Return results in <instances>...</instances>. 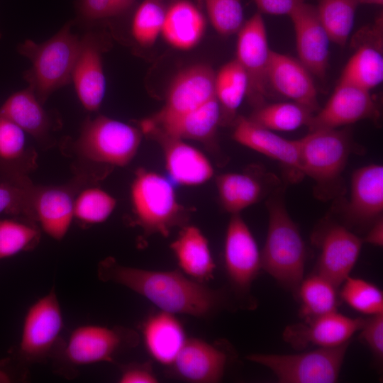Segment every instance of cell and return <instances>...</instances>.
Instances as JSON below:
<instances>
[{
	"label": "cell",
	"mask_w": 383,
	"mask_h": 383,
	"mask_svg": "<svg viewBox=\"0 0 383 383\" xmlns=\"http://www.w3.org/2000/svg\"><path fill=\"white\" fill-rule=\"evenodd\" d=\"M98 277L104 282L123 285L172 314L205 318L223 303V296L181 272L153 271L124 266L112 257L99 262Z\"/></svg>",
	"instance_id": "obj_1"
},
{
	"label": "cell",
	"mask_w": 383,
	"mask_h": 383,
	"mask_svg": "<svg viewBox=\"0 0 383 383\" xmlns=\"http://www.w3.org/2000/svg\"><path fill=\"white\" fill-rule=\"evenodd\" d=\"M267 234L261 252L262 269L296 296L304 279L306 247L299 230L276 194L267 202Z\"/></svg>",
	"instance_id": "obj_2"
},
{
	"label": "cell",
	"mask_w": 383,
	"mask_h": 383,
	"mask_svg": "<svg viewBox=\"0 0 383 383\" xmlns=\"http://www.w3.org/2000/svg\"><path fill=\"white\" fill-rule=\"evenodd\" d=\"M72 26L68 22L45 42L26 40L18 47V52L31 62L24 79L43 104L55 91L72 81L80 44V38L72 33Z\"/></svg>",
	"instance_id": "obj_3"
},
{
	"label": "cell",
	"mask_w": 383,
	"mask_h": 383,
	"mask_svg": "<svg viewBox=\"0 0 383 383\" xmlns=\"http://www.w3.org/2000/svg\"><path fill=\"white\" fill-rule=\"evenodd\" d=\"M136 223L147 234L167 237L182 221V209L172 182L165 176L139 169L130 190Z\"/></svg>",
	"instance_id": "obj_4"
},
{
	"label": "cell",
	"mask_w": 383,
	"mask_h": 383,
	"mask_svg": "<svg viewBox=\"0 0 383 383\" xmlns=\"http://www.w3.org/2000/svg\"><path fill=\"white\" fill-rule=\"evenodd\" d=\"M142 131L105 116L87 118L74 144L77 154L95 163L123 167L135 157Z\"/></svg>",
	"instance_id": "obj_5"
},
{
	"label": "cell",
	"mask_w": 383,
	"mask_h": 383,
	"mask_svg": "<svg viewBox=\"0 0 383 383\" xmlns=\"http://www.w3.org/2000/svg\"><path fill=\"white\" fill-rule=\"evenodd\" d=\"M350 343L299 354L253 353L246 358L270 369L282 383H333Z\"/></svg>",
	"instance_id": "obj_6"
},
{
	"label": "cell",
	"mask_w": 383,
	"mask_h": 383,
	"mask_svg": "<svg viewBox=\"0 0 383 383\" xmlns=\"http://www.w3.org/2000/svg\"><path fill=\"white\" fill-rule=\"evenodd\" d=\"M214 79L215 72L206 64H195L181 70L169 84L162 108L140 123L142 133L148 134L216 97Z\"/></svg>",
	"instance_id": "obj_7"
},
{
	"label": "cell",
	"mask_w": 383,
	"mask_h": 383,
	"mask_svg": "<svg viewBox=\"0 0 383 383\" xmlns=\"http://www.w3.org/2000/svg\"><path fill=\"white\" fill-rule=\"evenodd\" d=\"M299 139L301 171L321 186L336 181L350 152V141L345 131L320 128Z\"/></svg>",
	"instance_id": "obj_8"
},
{
	"label": "cell",
	"mask_w": 383,
	"mask_h": 383,
	"mask_svg": "<svg viewBox=\"0 0 383 383\" xmlns=\"http://www.w3.org/2000/svg\"><path fill=\"white\" fill-rule=\"evenodd\" d=\"M62 326L61 307L52 289L34 302L26 313L19 344L20 356L31 363L46 360L53 353Z\"/></svg>",
	"instance_id": "obj_9"
},
{
	"label": "cell",
	"mask_w": 383,
	"mask_h": 383,
	"mask_svg": "<svg viewBox=\"0 0 383 383\" xmlns=\"http://www.w3.org/2000/svg\"><path fill=\"white\" fill-rule=\"evenodd\" d=\"M138 338L131 330L98 325H84L70 334L64 350L67 361L74 366L113 362L123 347L134 346Z\"/></svg>",
	"instance_id": "obj_10"
},
{
	"label": "cell",
	"mask_w": 383,
	"mask_h": 383,
	"mask_svg": "<svg viewBox=\"0 0 383 383\" xmlns=\"http://www.w3.org/2000/svg\"><path fill=\"white\" fill-rule=\"evenodd\" d=\"M270 49L261 13H255L238 32L236 58L248 78V94L253 102L262 105L267 94Z\"/></svg>",
	"instance_id": "obj_11"
},
{
	"label": "cell",
	"mask_w": 383,
	"mask_h": 383,
	"mask_svg": "<svg viewBox=\"0 0 383 383\" xmlns=\"http://www.w3.org/2000/svg\"><path fill=\"white\" fill-rule=\"evenodd\" d=\"M227 275L240 292H248L262 269L261 252L248 225L239 215L232 214L224 243Z\"/></svg>",
	"instance_id": "obj_12"
},
{
	"label": "cell",
	"mask_w": 383,
	"mask_h": 383,
	"mask_svg": "<svg viewBox=\"0 0 383 383\" xmlns=\"http://www.w3.org/2000/svg\"><path fill=\"white\" fill-rule=\"evenodd\" d=\"M365 320L334 311L306 320L303 323L288 326L283 332V338L296 350L310 344L319 348L335 347L350 341L353 335L360 331Z\"/></svg>",
	"instance_id": "obj_13"
},
{
	"label": "cell",
	"mask_w": 383,
	"mask_h": 383,
	"mask_svg": "<svg viewBox=\"0 0 383 383\" xmlns=\"http://www.w3.org/2000/svg\"><path fill=\"white\" fill-rule=\"evenodd\" d=\"M104 46L99 35L92 31L80 38V44L72 74V82L82 105L89 111H97L106 93L103 69Z\"/></svg>",
	"instance_id": "obj_14"
},
{
	"label": "cell",
	"mask_w": 383,
	"mask_h": 383,
	"mask_svg": "<svg viewBox=\"0 0 383 383\" xmlns=\"http://www.w3.org/2000/svg\"><path fill=\"white\" fill-rule=\"evenodd\" d=\"M289 16L294 29L299 62L310 73L319 78L325 77L331 40L316 7L304 2Z\"/></svg>",
	"instance_id": "obj_15"
},
{
	"label": "cell",
	"mask_w": 383,
	"mask_h": 383,
	"mask_svg": "<svg viewBox=\"0 0 383 383\" xmlns=\"http://www.w3.org/2000/svg\"><path fill=\"white\" fill-rule=\"evenodd\" d=\"M362 243V239L346 227L337 223L329 225L321 235L316 273L338 288L350 276Z\"/></svg>",
	"instance_id": "obj_16"
},
{
	"label": "cell",
	"mask_w": 383,
	"mask_h": 383,
	"mask_svg": "<svg viewBox=\"0 0 383 383\" xmlns=\"http://www.w3.org/2000/svg\"><path fill=\"white\" fill-rule=\"evenodd\" d=\"M377 109L369 91L339 82L331 98L308 126L310 131L337 128L365 118H374Z\"/></svg>",
	"instance_id": "obj_17"
},
{
	"label": "cell",
	"mask_w": 383,
	"mask_h": 383,
	"mask_svg": "<svg viewBox=\"0 0 383 383\" xmlns=\"http://www.w3.org/2000/svg\"><path fill=\"white\" fill-rule=\"evenodd\" d=\"M226 354L199 338H187L170 367V374L193 383H215L224 373Z\"/></svg>",
	"instance_id": "obj_18"
},
{
	"label": "cell",
	"mask_w": 383,
	"mask_h": 383,
	"mask_svg": "<svg viewBox=\"0 0 383 383\" xmlns=\"http://www.w3.org/2000/svg\"><path fill=\"white\" fill-rule=\"evenodd\" d=\"M267 82L282 96L313 112L318 109L317 91L313 80L299 60L272 50Z\"/></svg>",
	"instance_id": "obj_19"
},
{
	"label": "cell",
	"mask_w": 383,
	"mask_h": 383,
	"mask_svg": "<svg viewBox=\"0 0 383 383\" xmlns=\"http://www.w3.org/2000/svg\"><path fill=\"white\" fill-rule=\"evenodd\" d=\"M76 184L35 186L33 206L35 221L52 238L60 240L67 234L74 218Z\"/></svg>",
	"instance_id": "obj_20"
},
{
	"label": "cell",
	"mask_w": 383,
	"mask_h": 383,
	"mask_svg": "<svg viewBox=\"0 0 383 383\" xmlns=\"http://www.w3.org/2000/svg\"><path fill=\"white\" fill-rule=\"evenodd\" d=\"M161 142L168 176L183 186L202 184L213 175V167L207 157L184 140L155 134Z\"/></svg>",
	"instance_id": "obj_21"
},
{
	"label": "cell",
	"mask_w": 383,
	"mask_h": 383,
	"mask_svg": "<svg viewBox=\"0 0 383 383\" xmlns=\"http://www.w3.org/2000/svg\"><path fill=\"white\" fill-rule=\"evenodd\" d=\"M233 138L238 143L279 162L295 174H302L298 140L285 139L245 117L238 118Z\"/></svg>",
	"instance_id": "obj_22"
},
{
	"label": "cell",
	"mask_w": 383,
	"mask_h": 383,
	"mask_svg": "<svg viewBox=\"0 0 383 383\" xmlns=\"http://www.w3.org/2000/svg\"><path fill=\"white\" fill-rule=\"evenodd\" d=\"M383 211V167L372 164L354 172L347 214L355 223H374ZM382 217V216H381Z\"/></svg>",
	"instance_id": "obj_23"
},
{
	"label": "cell",
	"mask_w": 383,
	"mask_h": 383,
	"mask_svg": "<svg viewBox=\"0 0 383 383\" xmlns=\"http://www.w3.org/2000/svg\"><path fill=\"white\" fill-rule=\"evenodd\" d=\"M206 21L201 11L188 0H177L165 10L161 35L179 50L195 48L206 32Z\"/></svg>",
	"instance_id": "obj_24"
},
{
	"label": "cell",
	"mask_w": 383,
	"mask_h": 383,
	"mask_svg": "<svg viewBox=\"0 0 383 383\" xmlns=\"http://www.w3.org/2000/svg\"><path fill=\"white\" fill-rule=\"evenodd\" d=\"M170 248L180 269L192 279L204 283L213 278L216 265L208 240L199 228L184 226Z\"/></svg>",
	"instance_id": "obj_25"
},
{
	"label": "cell",
	"mask_w": 383,
	"mask_h": 383,
	"mask_svg": "<svg viewBox=\"0 0 383 383\" xmlns=\"http://www.w3.org/2000/svg\"><path fill=\"white\" fill-rule=\"evenodd\" d=\"M145 348L159 363L169 366L187 340L184 328L174 314L160 311L150 316L143 325Z\"/></svg>",
	"instance_id": "obj_26"
},
{
	"label": "cell",
	"mask_w": 383,
	"mask_h": 383,
	"mask_svg": "<svg viewBox=\"0 0 383 383\" xmlns=\"http://www.w3.org/2000/svg\"><path fill=\"white\" fill-rule=\"evenodd\" d=\"M0 116L11 120L35 139L45 140L48 137L50 118L30 87L11 94L0 107Z\"/></svg>",
	"instance_id": "obj_27"
},
{
	"label": "cell",
	"mask_w": 383,
	"mask_h": 383,
	"mask_svg": "<svg viewBox=\"0 0 383 383\" xmlns=\"http://www.w3.org/2000/svg\"><path fill=\"white\" fill-rule=\"evenodd\" d=\"M221 115V107L215 97L196 110L189 113L148 134H160L182 140H206L216 133Z\"/></svg>",
	"instance_id": "obj_28"
},
{
	"label": "cell",
	"mask_w": 383,
	"mask_h": 383,
	"mask_svg": "<svg viewBox=\"0 0 383 383\" xmlns=\"http://www.w3.org/2000/svg\"><path fill=\"white\" fill-rule=\"evenodd\" d=\"M223 207L231 214L239 213L256 204L263 196L265 187L256 177L247 173H225L216 178Z\"/></svg>",
	"instance_id": "obj_29"
},
{
	"label": "cell",
	"mask_w": 383,
	"mask_h": 383,
	"mask_svg": "<svg viewBox=\"0 0 383 383\" xmlns=\"http://www.w3.org/2000/svg\"><path fill=\"white\" fill-rule=\"evenodd\" d=\"M25 131L7 118L0 116V176L26 174L30 169V151Z\"/></svg>",
	"instance_id": "obj_30"
},
{
	"label": "cell",
	"mask_w": 383,
	"mask_h": 383,
	"mask_svg": "<svg viewBox=\"0 0 383 383\" xmlns=\"http://www.w3.org/2000/svg\"><path fill=\"white\" fill-rule=\"evenodd\" d=\"M380 45H362L347 62L339 82L370 91L383 80V57Z\"/></svg>",
	"instance_id": "obj_31"
},
{
	"label": "cell",
	"mask_w": 383,
	"mask_h": 383,
	"mask_svg": "<svg viewBox=\"0 0 383 383\" xmlns=\"http://www.w3.org/2000/svg\"><path fill=\"white\" fill-rule=\"evenodd\" d=\"M337 289L316 272L303 279L296 296L301 301L299 313L305 321L337 311Z\"/></svg>",
	"instance_id": "obj_32"
},
{
	"label": "cell",
	"mask_w": 383,
	"mask_h": 383,
	"mask_svg": "<svg viewBox=\"0 0 383 383\" xmlns=\"http://www.w3.org/2000/svg\"><path fill=\"white\" fill-rule=\"evenodd\" d=\"M313 111L296 102H280L259 106L248 118L271 131H291L308 126Z\"/></svg>",
	"instance_id": "obj_33"
},
{
	"label": "cell",
	"mask_w": 383,
	"mask_h": 383,
	"mask_svg": "<svg viewBox=\"0 0 383 383\" xmlns=\"http://www.w3.org/2000/svg\"><path fill=\"white\" fill-rule=\"evenodd\" d=\"M35 187L25 174L1 177L0 214L36 221L33 206Z\"/></svg>",
	"instance_id": "obj_34"
},
{
	"label": "cell",
	"mask_w": 383,
	"mask_h": 383,
	"mask_svg": "<svg viewBox=\"0 0 383 383\" xmlns=\"http://www.w3.org/2000/svg\"><path fill=\"white\" fill-rule=\"evenodd\" d=\"M359 4L357 0H319L316 11L331 42L345 45Z\"/></svg>",
	"instance_id": "obj_35"
},
{
	"label": "cell",
	"mask_w": 383,
	"mask_h": 383,
	"mask_svg": "<svg viewBox=\"0 0 383 383\" xmlns=\"http://www.w3.org/2000/svg\"><path fill=\"white\" fill-rule=\"evenodd\" d=\"M215 91L221 109L233 113L242 104L248 91V78L235 59L215 72Z\"/></svg>",
	"instance_id": "obj_36"
},
{
	"label": "cell",
	"mask_w": 383,
	"mask_h": 383,
	"mask_svg": "<svg viewBox=\"0 0 383 383\" xmlns=\"http://www.w3.org/2000/svg\"><path fill=\"white\" fill-rule=\"evenodd\" d=\"M165 9L157 0H144L131 19L130 34L140 47L152 46L161 35Z\"/></svg>",
	"instance_id": "obj_37"
},
{
	"label": "cell",
	"mask_w": 383,
	"mask_h": 383,
	"mask_svg": "<svg viewBox=\"0 0 383 383\" xmlns=\"http://www.w3.org/2000/svg\"><path fill=\"white\" fill-rule=\"evenodd\" d=\"M116 206V199L99 187H87L78 192L74 202V218L85 224L105 221Z\"/></svg>",
	"instance_id": "obj_38"
},
{
	"label": "cell",
	"mask_w": 383,
	"mask_h": 383,
	"mask_svg": "<svg viewBox=\"0 0 383 383\" xmlns=\"http://www.w3.org/2000/svg\"><path fill=\"white\" fill-rule=\"evenodd\" d=\"M33 221L21 218L0 219V260L30 248L40 238Z\"/></svg>",
	"instance_id": "obj_39"
},
{
	"label": "cell",
	"mask_w": 383,
	"mask_h": 383,
	"mask_svg": "<svg viewBox=\"0 0 383 383\" xmlns=\"http://www.w3.org/2000/svg\"><path fill=\"white\" fill-rule=\"evenodd\" d=\"M343 284L340 296L350 307L371 316L383 313V294L377 286L350 276Z\"/></svg>",
	"instance_id": "obj_40"
},
{
	"label": "cell",
	"mask_w": 383,
	"mask_h": 383,
	"mask_svg": "<svg viewBox=\"0 0 383 383\" xmlns=\"http://www.w3.org/2000/svg\"><path fill=\"white\" fill-rule=\"evenodd\" d=\"M205 6L211 24L221 35L238 33L245 23L240 0H205Z\"/></svg>",
	"instance_id": "obj_41"
},
{
	"label": "cell",
	"mask_w": 383,
	"mask_h": 383,
	"mask_svg": "<svg viewBox=\"0 0 383 383\" xmlns=\"http://www.w3.org/2000/svg\"><path fill=\"white\" fill-rule=\"evenodd\" d=\"M135 0H79V11L83 18L96 21L113 18L126 12Z\"/></svg>",
	"instance_id": "obj_42"
},
{
	"label": "cell",
	"mask_w": 383,
	"mask_h": 383,
	"mask_svg": "<svg viewBox=\"0 0 383 383\" xmlns=\"http://www.w3.org/2000/svg\"><path fill=\"white\" fill-rule=\"evenodd\" d=\"M360 338L369 346L378 362L383 359V313L372 315L365 318L360 329Z\"/></svg>",
	"instance_id": "obj_43"
},
{
	"label": "cell",
	"mask_w": 383,
	"mask_h": 383,
	"mask_svg": "<svg viewBox=\"0 0 383 383\" xmlns=\"http://www.w3.org/2000/svg\"><path fill=\"white\" fill-rule=\"evenodd\" d=\"M158 379L150 362L130 363L123 365L118 379L120 383H155Z\"/></svg>",
	"instance_id": "obj_44"
},
{
	"label": "cell",
	"mask_w": 383,
	"mask_h": 383,
	"mask_svg": "<svg viewBox=\"0 0 383 383\" xmlns=\"http://www.w3.org/2000/svg\"><path fill=\"white\" fill-rule=\"evenodd\" d=\"M261 13L274 16H290L306 0H253Z\"/></svg>",
	"instance_id": "obj_45"
},
{
	"label": "cell",
	"mask_w": 383,
	"mask_h": 383,
	"mask_svg": "<svg viewBox=\"0 0 383 383\" xmlns=\"http://www.w3.org/2000/svg\"><path fill=\"white\" fill-rule=\"evenodd\" d=\"M363 242L382 247L383 245V220L380 217L373 223Z\"/></svg>",
	"instance_id": "obj_46"
},
{
	"label": "cell",
	"mask_w": 383,
	"mask_h": 383,
	"mask_svg": "<svg viewBox=\"0 0 383 383\" xmlns=\"http://www.w3.org/2000/svg\"><path fill=\"white\" fill-rule=\"evenodd\" d=\"M14 380L11 370L6 366V363L0 362V383H10Z\"/></svg>",
	"instance_id": "obj_47"
},
{
	"label": "cell",
	"mask_w": 383,
	"mask_h": 383,
	"mask_svg": "<svg viewBox=\"0 0 383 383\" xmlns=\"http://www.w3.org/2000/svg\"><path fill=\"white\" fill-rule=\"evenodd\" d=\"M360 4L382 5L383 0H357Z\"/></svg>",
	"instance_id": "obj_48"
}]
</instances>
